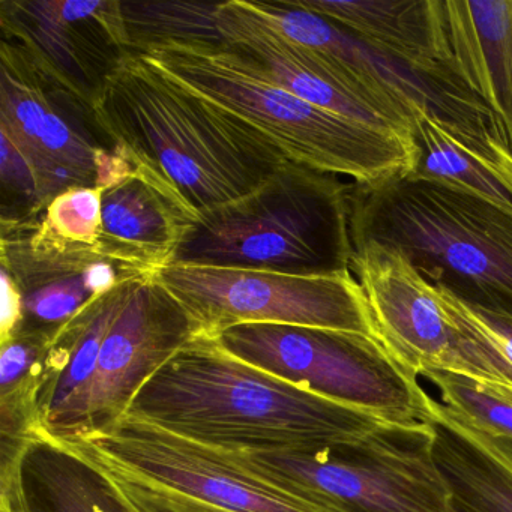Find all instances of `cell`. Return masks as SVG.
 I'll return each mask as SVG.
<instances>
[{"instance_id": "6da1fadb", "label": "cell", "mask_w": 512, "mask_h": 512, "mask_svg": "<svg viewBox=\"0 0 512 512\" xmlns=\"http://www.w3.org/2000/svg\"><path fill=\"white\" fill-rule=\"evenodd\" d=\"M101 136L194 217L262 187L287 161L251 125L128 52L94 103Z\"/></svg>"}, {"instance_id": "7a4b0ae2", "label": "cell", "mask_w": 512, "mask_h": 512, "mask_svg": "<svg viewBox=\"0 0 512 512\" xmlns=\"http://www.w3.org/2000/svg\"><path fill=\"white\" fill-rule=\"evenodd\" d=\"M125 416L232 452L305 451L388 424L259 370L205 335L149 379Z\"/></svg>"}, {"instance_id": "3957f363", "label": "cell", "mask_w": 512, "mask_h": 512, "mask_svg": "<svg viewBox=\"0 0 512 512\" xmlns=\"http://www.w3.org/2000/svg\"><path fill=\"white\" fill-rule=\"evenodd\" d=\"M140 55L179 85L247 122L293 163L355 184H376L415 169L418 148L410 134L307 103L229 46L167 43Z\"/></svg>"}, {"instance_id": "277c9868", "label": "cell", "mask_w": 512, "mask_h": 512, "mask_svg": "<svg viewBox=\"0 0 512 512\" xmlns=\"http://www.w3.org/2000/svg\"><path fill=\"white\" fill-rule=\"evenodd\" d=\"M352 244L403 253L427 280L479 310L512 317V217L454 188L395 176L350 182Z\"/></svg>"}, {"instance_id": "5b68a950", "label": "cell", "mask_w": 512, "mask_h": 512, "mask_svg": "<svg viewBox=\"0 0 512 512\" xmlns=\"http://www.w3.org/2000/svg\"><path fill=\"white\" fill-rule=\"evenodd\" d=\"M349 190L340 176L284 161L253 193L199 215L173 263L289 275L352 271Z\"/></svg>"}, {"instance_id": "8992f818", "label": "cell", "mask_w": 512, "mask_h": 512, "mask_svg": "<svg viewBox=\"0 0 512 512\" xmlns=\"http://www.w3.org/2000/svg\"><path fill=\"white\" fill-rule=\"evenodd\" d=\"M221 452L329 512H455L434 457L433 422L385 424L358 439L305 451Z\"/></svg>"}, {"instance_id": "52a82bcc", "label": "cell", "mask_w": 512, "mask_h": 512, "mask_svg": "<svg viewBox=\"0 0 512 512\" xmlns=\"http://www.w3.org/2000/svg\"><path fill=\"white\" fill-rule=\"evenodd\" d=\"M352 272L377 337L410 373L443 371L512 388L511 358L476 311L427 280L403 253L359 242Z\"/></svg>"}, {"instance_id": "ba28073f", "label": "cell", "mask_w": 512, "mask_h": 512, "mask_svg": "<svg viewBox=\"0 0 512 512\" xmlns=\"http://www.w3.org/2000/svg\"><path fill=\"white\" fill-rule=\"evenodd\" d=\"M230 355L388 424L428 425L436 400L379 338L308 326L245 323L215 337Z\"/></svg>"}, {"instance_id": "9c48e42d", "label": "cell", "mask_w": 512, "mask_h": 512, "mask_svg": "<svg viewBox=\"0 0 512 512\" xmlns=\"http://www.w3.org/2000/svg\"><path fill=\"white\" fill-rule=\"evenodd\" d=\"M155 275L205 337L245 323H272L379 338L352 271L289 275L172 263Z\"/></svg>"}, {"instance_id": "30bf717a", "label": "cell", "mask_w": 512, "mask_h": 512, "mask_svg": "<svg viewBox=\"0 0 512 512\" xmlns=\"http://www.w3.org/2000/svg\"><path fill=\"white\" fill-rule=\"evenodd\" d=\"M68 445L88 455L118 481L185 497L220 511L329 512L265 481L218 449L130 416Z\"/></svg>"}, {"instance_id": "8fae6325", "label": "cell", "mask_w": 512, "mask_h": 512, "mask_svg": "<svg viewBox=\"0 0 512 512\" xmlns=\"http://www.w3.org/2000/svg\"><path fill=\"white\" fill-rule=\"evenodd\" d=\"M250 4L287 38L331 59L412 115L424 110L440 124L475 136L502 134L490 110L452 71L415 67L338 23L305 10L296 0Z\"/></svg>"}, {"instance_id": "7c38bea8", "label": "cell", "mask_w": 512, "mask_h": 512, "mask_svg": "<svg viewBox=\"0 0 512 512\" xmlns=\"http://www.w3.org/2000/svg\"><path fill=\"white\" fill-rule=\"evenodd\" d=\"M224 46L260 68L290 94L353 121L412 136L413 115L320 53L287 38L247 0L218 5Z\"/></svg>"}, {"instance_id": "4fadbf2b", "label": "cell", "mask_w": 512, "mask_h": 512, "mask_svg": "<svg viewBox=\"0 0 512 512\" xmlns=\"http://www.w3.org/2000/svg\"><path fill=\"white\" fill-rule=\"evenodd\" d=\"M0 28L49 79L91 107L128 53L119 2L2 0Z\"/></svg>"}, {"instance_id": "5bb4252c", "label": "cell", "mask_w": 512, "mask_h": 512, "mask_svg": "<svg viewBox=\"0 0 512 512\" xmlns=\"http://www.w3.org/2000/svg\"><path fill=\"white\" fill-rule=\"evenodd\" d=\"M197 335L196 323L157 275L137 278L101 347L85 437L124 418L140 389Z\"/></svg>"}, {"instance_id": "9a60e30c", "label": "cell", "mask_w": 512, "mask_h": 512, "mask_svg": "<svg viewBox=\"0 0 512 512\" xmlns=\"http://www.w3.org/2000/svg\"><path fill=\"white\" fill-rule=\"evenodd\" d=\"M0 511L142 512L104 467L41 431L0 472Z\"/></svg>"}, {"instance_id": "2e32d148", "label": "cell", "mask_w": 512, "mask_h": 512, "mask_svg": "<svg viewBox=\"0 0 512 512\" xmlns=\"http://www.w3.org/2000/svg\"><path fill=\"white\" fill-rule=\"evenodd\" d=\"M136 280L124 281L92 299L53 335L38 395L40 431L46 436L64 443L80 442L85 437L89 395L101 347Z\"/></svg>"}, {"instance_id": "e0dca14e", "label": "cell", "mask_w": 512, "mask_h": 512, "mask_svg": "<svg viewBox=\"0 0 512 512\" xmlns=\"http://www.w3.org/2000/svg\"><path fill=\"white\" fill-rule=\"evenodd\" d=\"M449 70L490 110L512 151V0H442Z\"/></svg>"}, {"instance_id": "ac0fdd59", "label": "cell", "mask_w": 512, "mask_h": 512, "mask_svg": "<svg viewBox=\"0 0 512 512\" xmlns=\"http://www.w3.org/2000/svg\"><path fill=\"white\" fill-rule=\"evenodd\" d=\"M196 221L160 185L131 170L103 190V227L97 248L125 268L155 274L173 263Z\"/></svg>"}, {"instance_id": "d6986e66", "label": "cell", "mask_w": 512, "mask_h": 512, "mask_svg": "<svg viewBox=\"0 0 512 512\" xmlns=\"http://www.w3.org/2000/svg\"><path fill=\"white\" fill-rule=\"evenodd\" d=\"M412 136L418 160L410 176L484 200L512 217V151L502 134H467L416 110Z\"/></svg>"}, {"instance_id": "ffe728a7", "label": "cell", "mask_w": 512, "mask_h": 512, "mask_svg": "<svg viewBox=\"0 0 512 512\" xmlns=\"http://www.w3.org/2000/svg\"><path fill=\"white\" fill-rule=\"evenodd\" d=\"M422 70H449L442 0H296ZM451 71V70H449Z\"/></svg>"}, {"instance_id": "44dd1931", "label": "cell", "mask_w": 512, "mask_h": 512, "mask_svg": "<svg viewBox=\"0 0 512 512\" xmlns=\"http://www.w3.org/2000/svg\"><path fill=\"white\" fill-rule=\"evenodd\" d=\"M434 457L455 512H512V460L484 431L443 403L434 407Z\"/></svg>"}, {"instance_id": "7402d4cb", "label": "cell", "mask_w": 512, "mask_h": 512, "mask_svg": "<svg viewBox=\"0 0 512 512\" xmlns=\"http://www.w3.org/2000/svg\"><path fill=\"white\" fill-rule=\"evenodd\" d=\"M56 331L20 326L0 340V470L8 469L40 431L38 395Z\"/></svg>"}, {"instance_id": "603a6c76", "label": "cell", "mask_w": 512, "mask_h": 512, "mask_svg": "<svg viewBox=\"0 0 512 512\" xmlns=\"http://www.w3.org/2000/svg\"><path fill=\"white\" fill-rule=\"evenodd\" d=\"M220 4L119 2L127 52L167 43L224 46L217 22Z\"/></svg>"}, {"instance_id": "cb8c5ba5", "label": "cell", "mask_w": 512, "mask_h": 512, "mask_svg": "<svg viewBox=\"0 0 512 512\" xmlns=\"http://www.w3.org/2000/svg\"><path fill=\"white\" fill-rule=\"evenodd\" d=\"M439 388L442 403L484 433L512 439V403L493 394L484 383L443 371L424 374Z\"/></svg>"}, {"instance_id": "d4e9b609", "label": "cell", "mask_w": 512, "mask_h": 512, "mask_svg": "<svg viewBox=\"0 0 512 512\" xmlns=\"http://www.w3.org/2000/svg\"><path fill=\"white\" fill-rule=\"evenodd\" d=\"M41 221L65 241L97 245L103 227V190L70 188L47 205Z\"/></svg>"}, {"instance_id": "484cf974", "label": "cell", "mask_w": 512, "mask_h": 512, "mask_svg": "<svg viewBox=\"0 0 512 512\" xmlns=\"http://www.w3.org/2000/svg\"><path fill=\"white\" fill-rule=\"evenodd\" d=\"M2 142V220L25 221L43 214L44 206L40 194V182L34 163L22 146L17 145L7 133L0 131Z\"/></svg>"}, {"instance_id": "4316f807", "label": "cell", "mask_w": 512, "mask_h": 512, "mask_svg": "<svg viewBox=\"0 0 512 512\" xmlns=\"http://www.w3.org/2000/svg\"><path fill=\"white\" fill-rule=\"evenodd\" d=\"M118 481V479H116ZM131 502L142 512H224L173 494L118 481Z\"/></svg>"}, {"instance_id": "83f0119b", "label": "cell", "mask_w": 512, "mask_h": 512, "mask_svg": "<svg viewBox=\"0 0 512 512\" xmlns=\"http://www.w3.org/2000/svg\"><path fill=\"white\" fill-rule=\"evenodd\" d=\"M2 320H0V340L10 337L22 325V292L7 269L2 268Z\"/></svg>"}, {"instance_id": "f1b7e54d", "label": "cell", "mask_w": 512, "mask_h": 512, "mask_svg": "<svg viewBox=\"0 0 512 512\" xmlns=\"http://www.w3.org/2000/svg\"><path fill=\"white\" fill-rule=\"evenodd\" d=\"M484 385L485 388L490 389L493 394L499 395V397L505 398L509 403H512V388L502 385H491V383H484Z\"/></svg>"}, {"instance_id": "f546056e", "label": "cell", "mask_w": 512, "mask_h": 512, "mask_svg": "<svg viewBox=\"0 0 512 512\" xmlns=\"http://www.w3.org/2000/svg\"><path fill=\"white\" fill-rule=\"evenodd\" d=\"M511 355H512V338H511Z\"/></svg>"}]
</instances>
